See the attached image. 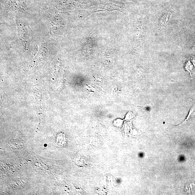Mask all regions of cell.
Listing matches in <instances>:
<instances>
[{
  "instance_id": "4",
  "label": "cell",
  "mask_w": 195,
  "mask_h": 195,
  "mask_svg": "<svg viewBox=\"0 0 195 195\" xmlns=\"http://www.w3.org/2000/svg\"><path fill=\"white\" fill-rule=\"evenodd\" d=\"M170 18V16H164L162 18L160 22L161 23L162 26L164 25V24H167L168 22L169 19Z\"/></svg>"
},
{
  "instance_id": "3",
  "label": "cell",
  "mask_w": 195,
  "mask_h": 195,
  "mask_svg": "<svg viewBox=\"0 0 195 195\" xmlns=\"http://www.w3.org/2000/svg\"><path fill=\"white\" fill-rule=\"evenodd\" d=\"M195 115V105L193 106V107L191 108L190 111H189L188 115L186 117V119L183 123V124L189 121L191 119L193 118Z\"/></svg>"
},
{
  "instance_id": "2",
  "label": "cell",
  "mask_w": 195,
  "mask_h": 195,
  "mask_svg": "<svg viewBox=\"0 0 195 195\" xmlns=\"http://www.w3.org/2000/svg\"><path fill=\"white\" fill-rule=\"evenodd\" d=\"M7 4L10 6L15 8H19L25 7L23 0H6Z\"/></svg>"
},
{
  "instance_id": "1",
  "label": "cell",
  "mask_w": 195,
  "mask_h": 195,
  "mask_svg": "<svg viewBox=\"0 0 195 195\" xmlns=\"http://www.w3.org/2000/svg\"><path fill=\"white\" fill-rule=\"evenodd\" d=\"M17 25L18 26V33H19V37L21 40H22L24 44H28L29 45V41L28 37L27 36V32L26 29L24 28L23 24L20 23L19 21H17Z\"/></svg>"
}]
</instances>
